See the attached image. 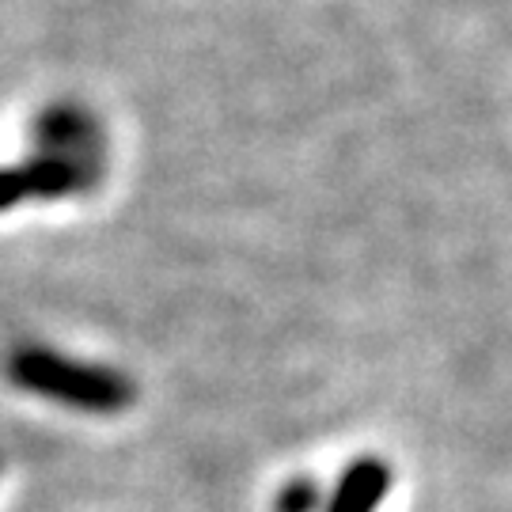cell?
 Instances as JSON below:
<instances>
[{"mask_svg": "<svg viewBox=\"0 0 512 512\" xmlns=\"http://www.w3.org/2000/svg\"><path fill=\"white\" fill-rule=\"evenodd\" d=\"M38 152L54 156H76V160H103V126L95 122L92 110L76 103H54L35 118Z\"/></svg>", "mask_w": 512, "mask_h": 512, "instance_id": "3", "label": "cell"}, {"mask_svg": "<svg viewBox=\"0 0 512 512\" xmlns=\"http://www.w3.org/2000/svg\"><path fill=\"white\" fill-rule=\"evenodd\" d=\"M8 380L38 399H50L80 414H122L137 399V384L126 372L110 365H92V361H76L50 346L23 342L8 353L4 361Z\"/></svg>", "mask_w": 512, "mask_h": 512, "instance_id": "1", "label": "cell"}, {"mask_svg": "<svg viewBox=\"0 0 512 512\" xmlns=\"http://www.w3.org/2000/svg\"><path fill=\"white\" fill-rule=\"evenodd\" d=\"M319 486L308 482V478H296L289 486H281L277 490V501H274V512H315L319 509Z\"/></svg>", "mask_w": 512, "mask_h": 512, "instance_id": "5", "label": "cell"}, {"mask_svg": "<svg viewBox=\"0 0 512 512\" xmlns=\"http://www.w3.org/2000/svg\"><path fill=\"white\" fill-rule=\"evenodd\" d=\"M387 490H391V467L380 456L353 459L323 512H380Z\"/></svg>", "mask_w": 512, "mask_h": 512, "instance_id": "4", "label": "cell"}, {"mask_svg": "<svg viewBox=\"0 0 512 512\" xmlns=\"http://www.w3.org/2000/svg\"><path fill=\"white\" fill-rule=\"evenodd\" d=\"M19 186H23V202H57V198H73L88 194L103 183V160H76V156H54V152H38L31 160L16 167Z\"/></svg>", "mask_w": 512, "mask_h": 512, "instance_id": "2", "label": "cell"}]
</instances>
